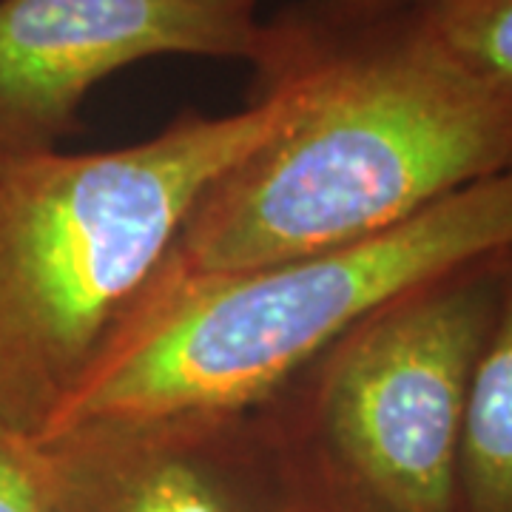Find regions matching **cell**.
Here are the masks:
<instances>
[{
    "instance_id": "5b68a950",
    "label": "cell",
    "mask_w": 512,
    "mask_h": 512,
    "mask_svg": "<svg viewBox=\"0 0 512 512\" xmlns=\"http://www.w3.org/2000/svg\"><path fill=\"white\" fill-rule=\"evenodd\" d=\"M262 0H0V160L57 151L97 83L151 57L256 66Z\"/></svg>"
},
{
    "instance_id": "8992f818",
    "label": "cell",
    "mask_w": 512,
    "mask_h": 512,
    "mask_svg": "<svg viewBox=\"0 0 512 512\" xmlns=\"http://www.w3.org/2000/svg\"><path fill=\"white\" fill-rule=\"evenodd\" d=\"M46 512H282L288 461L262 407L63 427L43 441Z\"/></svg>"
},
{
    "instance_id": "52a82bcc",
    "label": "cell",
    "mask_w": 512,
    "mask_h": 512,
    "mask_svg": "<svg viewBox=\"0 0 512 512\" xmlns=\"http://www.w3.org/2000/svg\"><path fill=\"white\" fill-rule=\"evenodd\" d=\"M453 512H512V259L467 399Z\"/></svg>"
},
{
    "instance_id": "30bf717a",
    "label": "cell",
    "mask_w": 512,
    "mask_h": 512,
    "mask_svg": "<svg viewBox=\"0 0 512 512\" xmlns=\"http://www.w3.org/2000/svg\"><path fill=\"white\" fill-rule=\"evenodd\" d=\"M282 450H285V461H288V495H285L282 512H359L342 495L333 493L322 478L313 476L285 444H282Z\"/></svg>"
},
{
    "instance_id": "9c48e42d",
    "label": "cell",
    "mask_w": 512,
    "mask_h": 512,
    "mask_svg": "<svg viewBox=\"0 0 512 512\" xmlns=\"http://www.w3.org/2000/svg\"><path fill=\"white\" fill-rule=\"evenodd\" d=\"M0 512H46L40 447L0 424Z\"/></svg>"
},
{
    "instance_id": "3957f363",
    "label": "cell",
    "mask_w": 512,
    "mask_h": 512,
    "mask_svg": "<svg viewBox=\"0 0 512 512\" xmlns=\"http://www.w3.org/2000/svg\"><path fill=\"white\" fill-rule=\"evenodd\" d=\"M504 256L512 168L345 245L237 274L154 279L46 436L97 419L259 407L370 313Z\"/></svg>"
},
{
    "instance_id": "ba28073f",
    "label": "cell",
    "mask_w": 512,
    "mask_h": 512,
    "mask_svg": "<svg viewBox=\"0 0 512 512\" xmlns=\"http://www.w3.org/2000/svg\"><path fill=\"white\" fill-rule=\"evenodd\" d=\"M421 12L458 57L512 86V0H427Z\"/></svg>"
},
{
    "instance_id": "277c9868",
    "label": "cell",
    "mask_w": 512,
    "mask_h": 512,
    "mask_svg": "<svg viewBox=\"0 0 512 512\" xmlns=\"http://www.w3.org/2000/svg\"><path fill=\"white\" fill-rule=\"evenodd\" d=\"M510 259L393 299L259 404L293 456L359 512H453L467 399Z\"/></svg>"
},
{
    "instance_id": "7a4b0ae2",
    "label": "cell",
    "mask_w": 512,
    "mask_h": 512,
    "mask_svg": "<svg viewBox=\"0 0 512 512\" xmlns=\"http://www.w3.org/2000/svg\"><path fill=\"white\" fill-rule=\"evenodd\" d=\"M285 83L131 146L0 160V424L40 441L103 362L202 194L291 117Z\"/></svg>"
},
{
    "instance_id": "8fae6325",
    "label": "cell",
    "mask_w": 512,
    "mask_h": 512,
    "mask_svg": "<svg viewBox=\"0 0 512 512\" xmlns=\"http://www.w3.org/2000/svg\"><path fill=\"white\" fill-rule=\"evenodd\" d=\"M328 9H345V12H390V9H410L424 6L427 0H308Z\"/></svg>"
},
{
    "instance_id": "6da1fadb",
    "label": "cell",
    "mask_w": 512,
    "mask_h": 512,
    "mask_svg": "<svg viewBox=\"0 0 512 512\" xmlns=\"http://www.w3.org/2000/svg\"><path fill=\"white\" fill-rule=\"evenodd\" d=\"M251 69V86H291V117L202 194L157 279L345 245L512 168V86L458 57L421 6L296 0Z\"/></svg>"
}]
</instances>
